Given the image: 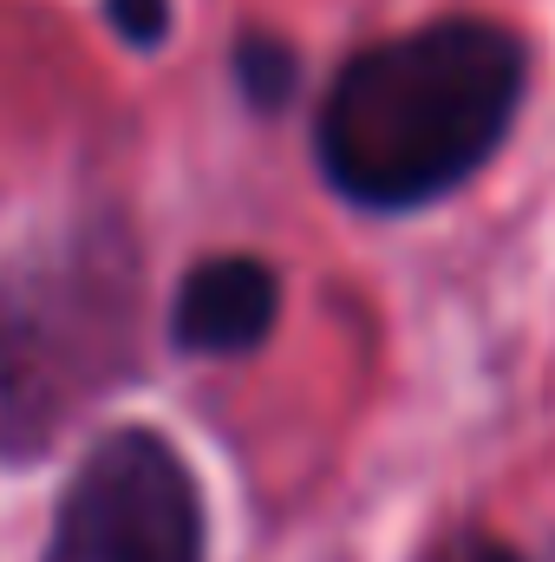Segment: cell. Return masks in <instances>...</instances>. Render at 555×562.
Listing matches in <instances>:
<instances>
[{
  "instance_id": "obj_2",
  "label": "cell",
  "mask_w": 555,
  "mask_h": 562,
  "mask_svg": "<svg viewBox=\"0 0 555 562\" xmlns=\"http://www.w3.org/2000/svg\"><path fill=\"white\" fill-rule=\"evenodd\" d=\"M46 562H203V497L183 451L150 425L99 438L59 497Z\"/></svg>"
},
{
  "instance_id": "obj_1",
  "label": "cell",
  "mask_w": 555,
  "mask_h": 562,
  "mask_svg": "<svg viewBox=\"0 0 555 562\" xmlns=\"http://www.w3.org/2000/svg\"><path fill=\"white\" fill-rule=\"evenodd\" d=\"M523 40L497 20H431L380 40L327 86L314 157L347 203L424 210L471 183L523 105Z\"/></svg>"
},
{
  "instance_id": "obj_4",
  "label": "cell",
  "mask_w": 555,
  "mask_h": 562,
  "mask_svg": "<svg viewBox=\"0 0 555 562\" xmlns=\"http://www.w3.org/2000/svg\"><path fill=\"white\" fill-rule=\"evenodd\" d=\"M236 86H242V99H249L256 112H281V105L294 99V86H301L294 46L275 40V33H242V40H236Z\"/></svg>"
},
{
  "instance_id": "obj_6",
  "label": "cell",
  "mask_w": 555,
  "mask_h": 562,
  "mask_svg": "<svg viewBox=\"0 0 555 562\" xmlns=\"http://www.w3.org/2000/svg\"><path fill=\"white\" fill-rule=\"evenodd\" d=\"M438 562H517V557L503 543H490V537H464V543H451Z\"/></svg>"
},
{
  "instance_id": "obj_5",
  "label": "cell",
  "mask_w": 555,
  "mask_h": 562,
  "mask_svg": "<svg viewBox=\"0 0 555 562\" xmlns=\"http://www.w3.org/2000/svg\"><path fill=\"white\" fill-rule=\"evenodd\" d=\"M105 26L132 46H163L170 40V0H105Z\"/></svg>"
},
{
  "instance_id": "obj_3",
  "label": "cell",
  "mask_w": 555,
  "mask_h": 562,
  "mask_svg": "<svg viewBox=\"0 0 555 562\" xmlns=\"http://www.w3.org/2000/svg\"><path fill=\"white\" fill-rule=\"evenodd\" d=\"M275 314H281V281L269 262H256V256H209L177 288L170 334H177L183 353H249V347L269 340Z\"/></svg>"
}]
</instances>
